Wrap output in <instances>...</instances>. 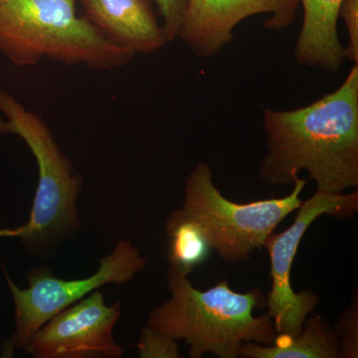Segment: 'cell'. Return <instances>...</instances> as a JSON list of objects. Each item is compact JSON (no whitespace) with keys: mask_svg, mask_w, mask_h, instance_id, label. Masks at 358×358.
Returning a JSON list of instances; mask_svg holds the SVG:
<instances>
[{"mask_svg":"<svg viewBox=\"0 0 358 358\" xmlns=\"http://www.w3.org/2000/svg\"><path fill=\"white\" fill-rule=\"evenodd\" d=\"M122 301L107 305L102 292L51 317L33 334L23 350L34 358H119L114 329L121 317Z\"/></svg>","mask_w":358,"mask_h":358,"instance_id":"cell-8","label":"cell"},{"mask_svg":"<svg viewBox=\"0 0 358 358\" xmlns=\"http://www.w3.org/2000/svg\"><path fill=\"white\" fill-rule=\"evenodd\" d=\"M339 15L345 20L350 38L345 48V58L358 64V0H343Z\"/></svg>","mask_w":358,"mask_h":358,"instance_id":"cell-17","label":"cell"},{"mask_svg":"<svg viewBox=\"0 0 358 358\" xmlns=\"http://www.w3.org/2000/svg\"><path fill=\"white\" fill-rule=\"evenodd\" d=\"M242 358H341L336 331L320 315L307 317L296 336L278 334L274 345L245 343Z\"/></svg>","mask_w":358,"mask_h":358,"instance_id":"cell-12","label":"cell"},{"mask_svg":"<svg viewBox=\"0 0 358 358\" xmlns=\"http://www.w3.org/2000/svg\"><path fill=\"white\" fill-rule=\"evenodd\" d=\"M268 154L259 178L291 185L301 171L317 190L341 194L358 186V64L343 85L307 107L266 110Z\"/></svg>","mask_w":358,"mask_h":358,"instance_id":"cell-1","label":"cell"},{"mask_svg":"<svg viewBox=\"0 0 358 358\" xmlns=\"http://www.w3.org/2000/svg\"><path fill=\"white\" fill-rule=\"evenodd\" d=\"M357 211V188L350 194H331L317 190L301 203L288 229L272 233L266 240L264 247L270 256L272 287L265 306L278 334L296 336L300 334L308 315L320 303V296L312 289L296 293L292 287L294 257L306 232L322 216L348 218Z\"/></svg>","mask_w":358,"mask_h":358,"instance_id":"cell-7","label":"cell"},{"mask_svg":"<svg viewBox=\"0 0 358 358\" xmlns=\"http://www.w3.org/2000/svg\"><path fill=\"white\" fill-rule=\"evenodd\" d=\"M85 17L115 46L152 53L166 43L148 0H80Z\"/></svg>","mask_w":358,"mask_h":358,"instance_id":"cell-10","label":"cell"},{"mask_svg":"<svg viewBox=\"0 0 358 358\" xmlns=\"http://www.w3.org/2000/svg\"><path fill=\"white\" fill-rule=\"evenodd\" d=\"M350 307L339 315L336 334L341 345V358L358 357V299L355 291Z\"/></svg>","mask_w":358,"mask_h":358,"instance_id":"cell-14","label":"cell"},{"mask_svg":"<svg viewBox=\"0 0 358 358\" xmlns=\"http://www.w3.org/2000/svg\"><path fill=\"white\" fill-rule=\"evenodd\" d=\"M77 0H0V52L17 67L45 58L68 66L109 71L124 67L134 54L115 46L85 16Z\"/></svg>","mask_w":358,"mask_h":358,"instance_id":"cell-4","label":"cell"},{"mask_svg":"<svg viewBox=\"0 0 358 358\" xmlns=\"http://www.w3.org/2000/svg\"><path fill=\"white\" fill-rule=\"evenodd\" d=\"M166 236L169 267L182 274L189 275L210 256L212 249L204 231L182 209L171 212L167 218Z\"/></svg>","mask_w":358,"mask_h":358,"instance_id":"cell-13","label":"cell"},{"mask_svg":"<svg viewBox=\"0 0 358 358\" xmlns=\"http://www.w3.org/2000/svg\"><path fill=\"white\" fill-rule=\"evenodd\" d=\"M307 180L296 176L293 190L282 199L237 203L214 183L213 173L199 162L185 180L182 211L204 231L212 251L226 262L249 260L289 214L300 208Z\"/></svg>","mask_w":358,"mask_h":358,"instance_id":"cell-5","label":"cell"},{"mask_svg":"<svg viewBox=\"0 0 358 358\" xmlns=\"http://www.w3.org/2000/svg\"><path fill=\"white\" fill-rule=\"evenodd\" d=\"M155 2L164 20L162 26L166 43L173 42L180 35L189 0H148Z\"/></svg>","mask_w":358,"mask_h":358,"instance_id":"cell-16","label":"cell"},{"mask_svg":"<svg viewBox=\"0 0 358 358\" xmlns=\"http://www.w3.org/2000/svg\"><path fill=\"white\" fill-rule=\"evenodd\" d=\"M136 348L141 358L181 357L178 341L155 331L148 324L141 329Z\"/></svg>","mask_w":358,"mask_h":358,"instance_id":"cell-15","label":"cell"},{"mask_svg":"<svg viewBox=\"0 0 358 358\" xmlns=\"http://www.w3.org/2000/svg\"><path fill=\"white\" fill-rule=\"evenodd\" d=\"M148 264V259L131 241L120 240L109 255L99 261L98 270L84 279L63 280L51 268L39 266L30 268L26 275L28 287L21 289L2 266L15 310V329L2 348V357H11L14 350H23L33 334L54 315L103 286L131 281Z\"/></svg>","mask_w":358,"mask_h":358,"instance_id":"cell-6","label":"cell"},{"mask_svg":"<svg viewBox=\"0 0 358 358\" xmlns=\"http://www.w3.org/2000/svg\"><path fill=\"white\" fill-rule=\"evenodd\" d=\"M0 112L6 117L0 119V133L20 136L38 169V185L27 222L0 229V238H16L35 255H51L81 228L78 199L83 178L59 148L46 122L3 89H0Z\"/></svg>","mask_w":358,"mask_h":358,"instance_id":"cell-3","label":"cell"},{"mask_svg":"<svg viewBox=\"0 0 358 358\" xmlns=\"http://www.w3.org/2000/svg\"><path fill=\"white\" fill-rule=\"evenodd\" d=\"M169 300L152 308L148 324L176 341L189 345L188 357L211 353L219 358H238L245 343L274 345V324L268 313L255 317L254 310L266 305L261 289L238 293L221 281L201 291L188 275L169 267Z\"/></svg>","mask_w":358,"mask_h":358,"instance_id":"cell-2","label":"cell"},{"mask_svg":"<svg viewBox=\"0 0 358 358\" xmlns=\"http://www.w3.org/2000/svg\"><path fill=\"white\" fill-rule=\"evenodd\" d=\"M300 0H189L179 37L199 57H212L233 38L242 20L270 14L268 29L289 27L296 18Z\"/></svg>","mask_w":358,"mask_h":358,"instance_id":"cell-9","label":"cell"},{"mask_svg":"<svg viewBox=\"0 0 358 358\" xmlns=\"http://www.w3.org/2000/svg\"><path fill=\"white\" fill-rule=\"evenodd\" d=\"M343 0H300L303 28L296 48V62L326 72H336L345 59L338 38V20Z\"/></svg>","mask_w":358,"mask_h":358,"instance_id":"cell-11","label":"cell"},{"mask_svg":"<svg viewBox=\"0 0 358 358\" xmlns=\"http://www.w3.org/2000/svg\"><path fill=\"white\" fill-rule=\"evenodd\" d=\"M0 357H2V348H0Z\"/></svg>","mask_w":358,"mask_h":358,"instance_id":"cell-18","label":"cell"}]
</instances>
